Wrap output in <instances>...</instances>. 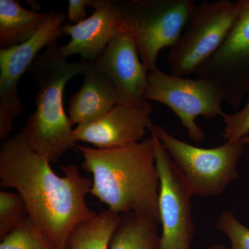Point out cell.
<instances>
[{
	"label": "cell",
	"mask_w": 249,
	"mask_h": 249,
	"mask_svg": "<svg viewBox=\"0 0 249 249\" xmlns=\"http://www.w3.org/2000/svg\"><path fill=\"white\" fill-rule=\"evenodd\" d=\"M31 147L22 131L0 146V186L22 196L31 220L54 249L66 247L72 229L98 213L85 198L93 181L82 177L76 165L62 166L65 177Z\"/></svg>",
	"instance_id": "obj_1"
},
{
	"label": "cell",
	"mask_w": 249,
	"mask_h": 249,
	"mask_svg": "<svg viewBox=\"0 0 249 249\" xmlns=\"http://www.w3.org/2000/svg\"><path fill=\"white\" fill-rule=\"evenodd\" d=\"M82 168L92 174L90 194L116 213H136L160 224V181L154 137L111 149L76 145Z\"/></svg>",
	"instance_id": "obj_2"
},
{
	"label": "cell",
	"mask_w": 249,
	"mask_h": 249,
	"mask_svg": "<svg viewBox=\"0 0 249 249\" xmlns=\"http://www.w3.org/2000/svg\"><path fill=\"white\" fill-rule=\"evenodd\" d=\"M57 41L39 54L29 68L35 83L36 110L21 131L31 147L53 163L70 149L76 147L73 129L63 106L65 85L78 75H84L92 62H69L59 55Z\"/></svg>",
	"instance_id": "obj_3"
},
{
	"label": "cell",
	"mask_w": 249,
	"mask_h": 249,
	"mask_svg": "<svg viewBox=\"0 0 249 249\" xmlns=\"http://www.w3.org/2000/svg\"><path fill=\"white\" fill-rule=\"evenodd\" d=\"M116 1L123 29L132 36L148 72L158 68L160 51L178 42L196 6L194 0Z\"/></svg>",
	"instance_id": "obj_4"
},
{
	"label": "cell",
	"mask_w": 249,
	"mask_h": 249,
	"mask_svg": "<svg viewBox=\"0 0 249 249\" xmlns=\"http://www.w3.org/2000/svg\"><path fill=\"white\" fill-rule=\"evenodd\" d=\"M149 130L165 147L193 196H219L238 179L237 165L246 145L242 141L202 148L175 138L160 124H152Z\"/></svg>",
	"instance_id": "obj_5"
},
{
	"label": "cell",
	"mask_w": 249,
	"mask_h": 249,
	"mask_svg": "<svg viewBox=\"0 0 249 249\" xmlns=\"http://www.w3.org/2000/svg\"><path fill=\"white\" fill-rule=\"evenodd\" d=\"M237 16V5L229 0L204 1L196 6L178 42L168 53L172 74L196 73L227 38Z\"/></svg>",
	"instance_id": "obj_6"
},
{
	"label": "cell",
	"mask_w": 249,
	"mask_h": 249,
	"mask_svg": "<svg viewBox=\"0 0 249 249\" xmlns=\"http://www.w3.org/2000/svg\"><path fill=\"white\" fill-rule=\"evenodd\" d=\"M145 99L157 101L171 109L178 116L191 140L201 142L204 131L196 119L222 117L224 94L219 86L205 78L194 79L175 76L157 68L149 72Z\"/></svg>",
	"instance_id": "obj_7"
},
{
	"label": "cell",
	"mask_w": 249,
	"mask_h": 249,
	"mask_svg": "<svg viewBox=\"0 0 249 249\" xmlns=\"http://www.w3.org/2000/svg\"><path fill=\"white\" fill-rule=\"evenodd\" d=\"M236 5L237 16L227 38L195 74L217 84L224 102L238 109L249 91V0Z\"/></svg>",
	"instance_id": "obj_8"
},
{
	"label": "cell",
	"mask_w": 249,
	"mask_h": 249,
	"mask_svg": "<svg viewBox=\"0 0 249 249\" xmlns=\"http://www.w3.org/2000/svg\"><path fill=\"white\" fill-rule=\"evenodd\" d=\"M65 12L49 11L45 24L27 42L0 49V141L4 142L12 130L15 119L22 114L23 108L18 86L29 71L39 52L64 35L62 27Z\"/></svg>",
	"instance_id": "obj_9"
},
{
	"label": "cell",
	"mask_w": 249,
	"mask_h": 249,
	"mask_svg": "<svg viewBox=\"0 0 249 249\" xmlns=\"http://www.w3.org/2000/svg\"><path fill=\"white\" fill-rule=\"evenodd\" d=\"M156 164L160 177V249H191L195 235L193 195L171 157L155 134Z\"/></svg>",
	"instance_id": "obj_10"
},
{
	"label": "cell",
	"mask_w": 249,
	"mask_h": 249,
	"mask_svg": "<svg viewBox=\"0 0 249 249\" xmlns=\"http://www.w3.org/2000/svg\"><path fill=\"white\" fill-rule=\"evenodd\" d=\"M92 63L114 85L118 105L137 107L149 103L145 99L149 72L127 31L118 34Z\"/></svg>",
	"instance_id": "obj_11"
},
{
	"label": "cell",
	"mask_w": 249,
	"mask_h": 249,
	"mask_svg": "<svg viewBox=\"0 0 249 249\" xmlns=\"http://www.w3.org/2000/svg\"><path fill=\"white\" fill-rule=\"evenodd\" d=\"M150 103L142 107L116 105L104 116L73 129L76 142L92 144L96 148L111 149L142 142L152 124Z\"/></svg>",
	"instance_id": "obj_12"
},
{
	"label": "cell",
	"mask_w": 249,
	"mask_h": 249,
	"mask_svg": "<svg viewBox=\"0 0 249 249\" xmlns=\"http://www.w3.org/2000/svg\"><path fill=\"white\" fill-rule=\"evenodd\" d=\"M93 14L78 24H64V35L71 37L66 45L60 46L59 55L67 59L78 54L83 60L93 62L102 54L109 42L123 30L117 1L89 0Z\"/></svg>",
	"instance_id": "obj_13"
},
{
	"label": "cell",
	"mask_w": 249,
	"mask_h": 249,
	"mask_svg": "<svg viewBox=\"0 0 249 249\" xmlns=\"http://www.w3.org/2000/svg\"><path fill=\"white\" fill-rule=\"evenodd\" d=\"M83 76L81 88L69 100V119L72 126L97 120L117 105L114 85L98 67L93 64Z\"/></svg>",
	"instance_id": "obj_14"
},
{
	"label": "cell",
	"mask_w": 249,
	"mask_h": 249,
	"mask_svg": "<svg viewBox=\"0 0 249 249\" xmlns=\"http://www.w3.org/2000/svg\"><path fill=\"white\" fill-rule=\"evenodd\" d=\"M49 12L29 11L17 0H0V48L27 42L40 30Z\"/></svg>",
	"instance_id": "obj_15"
},
{
	"label": "cell",
	"mask_w": 249,
	"mask_h": 249,
	"mask_svg": "<svg viewBox=\"0 0 249 249\" xmlns=\"http://www.w3.org/2000/svg\"><path fill=\"white\" fill-rule=\"evenodd\" d=\"M160 223L153 218L124 213L113 232L109 249H160Z\"/></svg>",
	"instance_id": "obj_16"
},
{
	"label": "cell",
	"mask_w": 249,
	"mask_h": 249,
	"mask_svg": "<svg viewBox=\"0 0 249 249\" xmlns=\"http://www.w3.org/2000/svg\"><path fill=\"white\" fill-rule=\"evenodd\" d=\"M120 215L110 210H106L93 219L78 224L69 235L67 248L108 249Z\"/></svg>",
	"instance_id": "obj_17"
},
{
	"label": "cell",
	"mask_w": 249,
	"mask_h": 249,
	"mask_svg": "<svg viewBox=\"0 0 249 249\" xmlns=\"http://www.w3.org/2000/svg\"><path fill=\"white\" fill-rule=\"evenodd\" d=\"M0 249H54L39 228L28 217L1 240Z\"/></svg>",
	"instance_id": "obj_18"
},
{
	"label": "cell",
	"mask_w": 249,
	"mask_h": 249,
	"mask_svg": "<svg viewBox=\"0 0 249 249\" xmlns=\"http://www.w3.org/2000/svg\"><path fill=\"white\" fill-rule=\"evenodd\" d=\"M28 217L27 206L19 193L0 192V240Z\"/></svg>",
	"instance_id": "obj_19"
},
{
	"label": "cell",
	"mask_w": 249,
	"mask_h": 249,
	"mask_svg": "<svg viewBox=\"0 0 249 249\" xmlns=\"http://www.w3.org/2000/svg\"><path fill=\"white\" fill-rule=\"evenodd\" d=\"M216 227L229 237L231 249H249V229L241 224L231 211L220 214Z\"/></svg>",
	"instance_id": "obj_20"
},
{
	"label": "cell",
	"mask_w": 249,
	"mask_h": 249,
	"mask_svg": "<svg viewBox=\"0 0 249 249\" xmlns=\"http://www.w3.org/2000/svg\"><path fill=\"white\" fill-rule=\"evenodd\" d=\"M247 103L240 111L234 114H223L225 124L222 137L227 141L237 142L249 134V91L247 95Z\"/></svg>",
	"instance_id": "obj_21"
},
{
	"label": "cell",
	"mask_w": 249,
	"mask_h": 249,
	"mask_svg": "<svg viewBox=\"0 0 249 249\" xmlns=\"http://www.w3.org/2000/svg\"><path fill=\"white\" fill-rule=\"evenodd\" d=\"M89 0H70L68 6V18L70 22L78 24L86 19Z\"/></svg>",
	"instance_id": "obj_22"
},
{
	"label": "cell",
	"mask_w": 249,
	"mask_h": 249,
	"mask_svg": "<svg viewBox=\"0 0 249 249\" xmlns=\"http://www.w3.org/2000/svg\"><path fill=\"white\" fill-rule=\"evenodd\" d=\"M208 249H228L226 247H223L222 245H215L213 247H211V248Z\"/></svg>",
	"instance_id": "obj_23"
},
{
	"label": "cell",
	"mask_w": 249,
	"mask_h": 249,
	"mask_svg": "<svg viewBox=\"0 0 249 249\" xmlns=\"http://www.w3.org/2000/svg\"><path fill=\"white\" fill-rule=\"evenodd\" d=\"M240 141H242V142H243L245 144V145H247V144H249V135L247 136V137H244V138L241 139Z\"/></svg>",
	"instance_id": "obj_24"
},
{
	"label": "cell",
	"mask_w": 249,
	"mask_h": 249,
	"mask_svg": "<svg viewBox=\"0 0 249 249\" xmlns=\"http://www.w3.org/2000/svg\"><path fill=\"white\" fill-rule=\"evenodd\" d=\"M61 249H68L67 248V247H64V248H62Z\"/></svg>",
	"instance_id": "obj_25"
}]
</instances>
